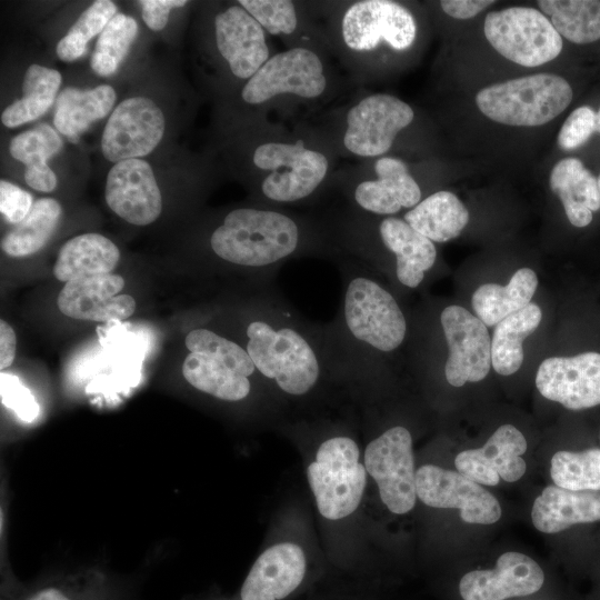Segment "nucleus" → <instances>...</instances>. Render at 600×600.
<instances>
[{"label": "nucleus", "instance_id": "f257e3e1", "mask_svg": "<svg viewBox=\"0 0 600 600\" xmlns=\"http://www.w3.org/2000/svg\"><path fill=\"white\" fill-rule=\"evenodd\" d=\"M342 280L334 319L321 324L336 377L363 382L396 352L408 334V321L398 300L363 263L339 261Z\"/></svg>", "mask_w": 600, "mask_h": 600}, {"label": "nucleus", "instance_id": "f03ea898", "mask_svg": "<svg viewBox=\"0 0 600 600\" xmlns=\"http://www.w3.org/2000/svg\"><path fill=\"white\" fill-rule=\"evenodd\" d=\"M244 317L242 346L277 391L302 398L334 377L321 324L302 319L277 293L259 298Z\"/></svg>", "mask_w": 600, "mask_h": 600}, {"label": "nucleus", "instance_id": "7ed1b4c3", "mask_svg": "<svg viewBox=\"0 0 600 600\" xmlns=\"http://www.w3.org/2000/svg\"><path fill=\"white\" fill-rule=\"evenodd\" d=\"M311 238L300 221L272 209L228 212L209 238L214 257L272 282L288 260L310 251Z\"/></svg>", "mask_w": 600, "mask_h": 600}, {"label": "nucleus", "instance_id": "20e7f679", "mask_svg": "<svg viewBox=\"0 0 600 600\" xmlns=\"http://www.w3.org/2000/svg\"><path fill=\"white\" fill-rule=\"evenodd\" d=\"M573 98L570 83L554 73H536L481 89L479 110L490 120L513 127H538L562 113Z\"/></svg>", "mask_w": 600, "mask_h": 600}, {"label": "nucleus", "instance_id": "39448f33", "mask_svg": "<svg viewBox=\"0 0 600 600\" xmlns=\"http://www.w3.org/2000/svg\"><path fill=\"white\" fill-rule=\"evenodd\" d=\"M359 448L348 436H333L318 448L307 470L319 512L329 520L351 514L359 506L367 470L359 462Z\"/></svg>", "mask_w": 600, "mask_h": 600}, {"label": "nucleus", "instance_id": "423d86ee", "mask_svg": "<svg viewBox=\"0 0 600 600\" xmlns=\"http://www.w3.org/2000/svg\"><path fill=\"white\" fill-rule=\"evenodd\" d=\"M483 32L503 58L529 68L552 61L563 46L550 19L531 7H509L489 12L484 18Z\"/></svg>", "mask_w": 600, "mask_h": 600}, {"label": "nucleus", "instance_id": "0eeeda50", "mask_svg": "<svg viewBox=\"0 0 600 600\" xmlns=\"http://www.w3.org/2000/svg\"><path fill=\"white\" fill-rule=\"evenodd\" d=\"M253 163L270 173L261 182L264 198L273 202L289 203L310 197L328 172L327 157L294 143L267 142L253 153Z\"/></svg>", "mask_w": 600, "mask_h": 600}, {"label": "nucleus", "instance_id": "6e6552de", "mask_svg": "<svg viewBox=\"0 0 600 600\" xmlns=\"http://www.w3.org/2000/svg\"><path fill=\"white\" fill-rule=\"evenodd\" d=\"M364 468L374 479L387 508L409 512L416 503V471L412 437L403 426H393L371 440L364 450Z\"/></svg>", "mask_w": 600, "mask_h": 600}, {"label": "nucleus", "instance_id": "1a4fd4ad", "mask_svg": "<svg viewBox=\"0 0 600 600\" xmlns=\"http://www.w3.org/2000/svg\"><path fill=\"white\" fill-rule=\"evenodd\" d=\"M327 80L320 58L306 48H293L269 58L248 80L241 96L251 104L267 102L282 93L317 98Z\"/></svg>", "mask_w": 600, "mask_h": 600}, {"label": "nucleus", "instance_id": "9d476101", "mask_svg": "<svg viewBox=\"0 0 600 600\" xmlns=\"http://www.w3.org/2000/svg\"><path fill=\"white\" fill-rule=\"evenodd\" d=\"M440 324L448 346L444 377L449 384L462 387L487 377L491 367V339L487 326L463 307L442 309Z\"/></svg>", "mask_w": 600, "mask_h": 600}, {"label": "nucleus", "instance_id": "9b49d317", "mask_svg": "<svg viewBox=\"0 0 600 600\" xmlns=\"http://www.w3.org/2000/svg\"><path fill=\"white\" fill-rule=\"evenodd\" d=\"M413 117L412 108L394 96H368L348 111L343 144L361 157L384 154Z\"/></svg>", "mask_w": 600, "mask_h": 600}, {"label": "nucleus", "instance_id": "f8f14e48", "mask_svg": "<svg viewBox=\"0 0 600 600\" xmlns=\"http://www.w3.org/2000/svg\"><path fill=\"white\" fill-rule=\"evenodd\" d=\"M417 497L427 506L458 509L464 522L491 524L501 517L497 498L459 471L424 464L416 471Z\"/></svg>", "mask_w": 600, "mask_h": 600}, {"label": "nucleus", "instance_id": "ddd939ff", "mask_svg": "<svg viewBox=\"0 0 600 600\" xmlns=\"http://www.w3.org/2000/svg\"><path fill=\"white\" fill-rule=\"evenodd\" d=\"M164 116L156 102L146 97H132L112 111L102 133L104 158L118 163L149 154L164 133Z\"/></svg>", "mask_w": 600, "mask_h": 600}, {"label": "nucleus", "instance_id": "4468645a", "mask_svg": "<svg viewBox=\"0 0 600 600\" xmlns=\"http://www.w3.org/2000/svg\"><path fill=\"white\" fill-rule=\"evenodd\" d=\"M344 43L354 51H370L381 41L406 50L414 41L417 24L402 4L389 0H364L349 7L342 18Z\"/></svg>", "mask_w": 600, "mask_h": 600}, {"label": "nucleus", "instance_id": "2eb2a0df", "mask_svg": "<svg viewBox=\"0 0 600 600\" xmlns=\"http://www.w3.org/2000/svg\"><path fill=\"white\" fill-rule=\"evenodd\" d=\"M539 392L570 410L600 404V353L551 357L541 362L536 376Z\"/></svg>", "mask_w": 600, "mask_h": 600}, {"label": "nucleus", "instance_id": "dca6fc26", "mask_svg": "<svg viewBox=\"0 0 600 600\" xmlns=\"http://www.w3.org/2000/svg\"><path fill=\"white\" fill-rule=\"evenodd\" d=\"M104 197L116 214L136 226L153 222L162 210V197L152 168L142 159L116 163L109 170Z\"/></svg>", "mask_w": 600, "mask_h": 600}, {"label": "nucleus", "instance_id": "f3484780", "mask_svg": "<svg viewBox=\"0 0 600 600\" xmlns=\"http://www.w3.org/2000/svg\"><path fill=\"white\" fill-rule=\"evenodd\" d=\"M527 440L512 424L500 426L483 447L461 451L454 459L457 470L484 486H497L500 479L518 481L526 472L521 456Z\"/></svg>", "mask_w": 600, "mask_h": 600}, {"label": "nucleus", "instance_id": "a211bd4d", "mask_svg": "<svg viewBox=\"0 0 600 600\" xmlns=\"http://www.w3.org/2000/svg\"><path fill=\"white\" fill-rule=\"evenodd\" d=\"M544 574L530 557L508 551L502 553L492 570H473L459 583L463 600H506L529 596L541 589Z\"/></svg>", "mask_w": 600, "mask_h": 600}, {"label": "nucleus", "instance_id": "6ab92c4d", "mask_svg": "<svg viewBox=\"0 0 600 600\" xmlns=\"http://www.w3.org/2000/svg\"><path fill=\"white\" fill-rule=\"evenodd\" d=\"M123 287V278L113 273L66 282L57 299L58 309L79 320L127 319L134 312L136 301L129 294L116 296Z\"/></svg>", "mask_w": 600, "mask_h": 600}, {"label": "nucleus", "instance_id": "aec40b11", "mask_svg": "<svg viewBox=\"0 0 600 600\" xmlns=\"http://www.w3.org/2000/svg\"><path fill=\"white\" fill-rule=\"evenodd\" d=\"M216 42L231 72L250 79L269 59L263 28L241 6H231L214 19Z\"/></svg>", "mask_w": 600, "mask_h": 600}, {"label": "nucleus", "instance_id": "412c9836", "mask_svg": "<svg viewBox=\"0 0 600 600\" xmlns=\"http://www.w3.org/2000/svg\"><path fill=\"white\" fill-rule=\"evenodd\" d=\"M378 246L346 242L348 249L353 247H380L392 256L396 266V281L407 288L417 289L424 280L428 271L437 260L434 243L416 231L404 219L388 217L377 226Z\"/></svg>", "mask_w": 600, "mask_h": 600}, {"label": "nucleus", "instance_id": "4be33fe9", "mask_svg": "<svg viewBox=\"0 0 600 600\" xmlns=\"http://www.w3.org/2000/svg\"><path fill=\"white\" fill-rule=\"evenodd\" d=\"M302 549L290 542L262 552L253 563L242 588L241 600H282L291 594L306 574Z\"/></svg>", "mask_w": 600, "mask_h": 600}, {"label": "nucleus", "instance_id": "5701e85b", "mask_svg": "<svg viewBox=\"0 0 600 600\" xmlns=\"http://www.w3.org/2000/svg\"><path fill=\"white\" fill-rule=\"evenodd\" d=\"M376 180L360 182L353 200L363 211L389 216L401 209H412L421 201V189L404 162L382 157L374 164Z\"/></svg>", "mask_w": 600, "mask_h": 600}, {"label": "nucleus", "instance_id": "b1692460", "mask_svg": "<svg viewBox=\"0 0 600 600\" xmlns=\"http://www.w3.org/2000/svg\"><path fill=\"white\" fill-rule=\"evenodd\" d=\"M531 520L536 529L557 533L577 523L600 520V492L546 487L534 500Z\"/></svg>", "mask_w": 600, "mask_h": 600}, {"label": "nucleus", "instance_id": "393cba45", "mask_svg": "<svg viewBox=\"0 0 600 600\" xmlns=\"http://www.w3.org/2000/svg\"><path fill=\"white\" fill-rule=\"evenodd\" d=\"M549 183L560 198L570 223L583 228L592 221V212L600 209L597 178L581 160L563 158L552 168Z\"/></svg>", "mask_w": 600, "mask_h": 600}, {"label": "nucleus", "instance_id": "a878e982", "mask_svg": "<svg viewBox=\"0 0 600 600\" xmlns=\"http://www.w3.org/2000/svg\"><path fill=\"white\" fill-rule=\"evenodd\" d=\"M120 259L117 246L99 233H84L68 240L53 267L54 277L64 282L110 273Z\"/></svg>", "mask_w": 600, "mask_h": 600}, {"label": "nucleus", "instance_id": "bb28decb", "mask_svg": "<svg viewBox=\"0 0 600 600\" xmlns=\"http://www.w3.org/2000/svg\"><path fill=\"white\" fill-rule=\"evenodd\" d=\"M182 376L197 390L228 402L247 399L253 389V378L207 352H189L182 363Z\"/></svg>", "mask_w": 600, "mask_h": 600}, {"label": "nucleus", "instance_id": "cd10ccee", "mask_svg": "<svg viewBox=\"0 0 600 600\" xmlns=\"http://www.w3.org/2000/svg\"><path fill=\"white\" fill-rule=\"evenodd\" d=\"M116 98L114 89L108 84L90 90L67 88L56 101L54 127L71 142H78L80 133L111 111Z\"/></svg>", "mask_w": 600, "mask_h": 600}, {"label": "nucleus", "instance_id": "c85d7f7f", "mask_svg": "<svg viewBox=\"0 0 600 600\" xmlns=\"http://www.w3.org/2000/svg\"><path fill=\"white\" fill-rule=\"evenodd\" d=\"M404 221L432 242L457 238L469 221V211L450 191H438L404 214Z\"/></svg>", "mask_w": 600, "mask_h": 600}, {"label": "nucleus", "instance_id": "c756f323", "mask_svg": "<svg viewBox=\"0 0 600 600\" xmlns=\"http://www.w3.org/2000/svg\"><path fill=\"white\" fill-rule=\"evenodd\" d=\"M537 287L536 272L530 268H521L506 286L497 283L480 286L472 294V308L486 326L492 327L531 303Z\"/></svg>", "mask_w": 600, "mask_h": 600}, {"label": "nucleus", "instance_id": "7c9ffc66", "mask_svg": "<svg viewBox=\"0 0 600 600\" xmlns=\"http://www.w3.org/2000/svg\"><path fill=\"white\" fill-rule=\"evenodd\" d=\"M542 311L533 302L501 320L491 339V366L502 376L519 370L523 361V340L540 324Z\"/></svg>", "mask_w": 600, "mask_h": 600}, {"label": "nucleus", "instance_id": "2f4dec72", "mask_svg": "<svg viewBox=\"0 0 600 600\" xmlns=\"http://www.w3.org/2000/svg\"><path fill=\"white\" fill-rule=\"evenodd\" d=\"M60 84L61 74L58 70L31 64L23 78V96L2 111V123L16 128L40 118L54 102Z\"/></svg>", "mask_w": 600, "mask_h": 600}, {"label": "nucleus", "instance_id": "473e14b6", "mask_svg": "<svg viewBox=\"0 0 600 600\" xmlns=\"http://www.w3.org/2000/svg\"><path fill=\"white\" fill-rule=\"evenodd\" d=\"M537 3L561 38L577 44L600 39V1L539 0Z\"/></svg>", "mask_w": 600, "mask_h": 600}, {"label": "nucleus", "instance_id": "72a5a7b5", "mask_svg": "<svg viewBox=\"0 0 600 600\" xmlns=\"http://www.w3.org/2000/svg\"><path fill=\"white\" fill-rule=\"evenodd\" d=\"M60 216L61 207L57 200H37L28 216L2 238V250L10 257H27L38 252L50 239Z\"/></svg>", "mask_w": 600, "mask_h": 600}, {"label": "nucleus", "instance_id": "f704fd0d", "mask_svg": "<svg viewBox=\"0 0 600 600\" xmlns=\"http://www.w3.org/2000/svg\"><path fill=\"white\" fill-rule=\"evenodd\" d=\"M554 486L572 491L600 490V449L558 451L551 458Z\"/></svg>", "mask_w": 600, "mask_h": 600}, {"label": "nucleus", "instance_id": "c9c22d12", "mask_svg": "<svg viewBox=\"0 0 600 600\" xmlns=\"http://www.w3.org/2000/svg\"><path fill=\"white\" fill-rule=\"evenodd\" d=\"M137 33V21L124 13H117L97 40L90 61L93 72L101 77L113 74L126 58Z\"/></svg>", "mask_w": 600, "mask_h": 600}, {"label": "nucleus", "instance_id": "e433bc0d", "mask_svg": "<svg viewBox=\"0 0 600 600\" xmlns=\"http://www.w3.org/2000/svg\"><path fill=\"white\" fill-rule=\"evenodd\" d=\"M117 14V6L110 0H98L90 4L57 44V56L62 61H73L87 50L88 42L101 33Z\"/></svg>", "mask_w": 600, "mask_h": 600}, {"label": "nucleus", "instance_id": "4c0bfd02", "mask_svg": "<svg viewBox=\"0 0 600 600\" xmlns=\"http://www.w3.org/2000/svg\"><path fill=\"white\" fill-rule=\"evenodd\" d=\"M184 344L189 352L210 353L246 377L261 378L243 346L214 330L196 328L186 336Z\"/></svg>", "mask_w": 600, "mask_h": 600}, {"label": "nucleus", "instance_id": "58836bf2", "mask_svg": "<svg viewBox=\"0 0 600 600\" xmlns=\"http://www.w3.org/2000/svg\"><path fill=\"white\" fill-rule=\"evenodd\" d=\"M62 148V140L54 129L41 123L31 130L14 136L10 141L13 159L26 164V169L48 167L47 160Z\"/></svg>", "mask_w": 600, "mask_h": 600}, {"label": "nucleus", "instance_id": "ea45409f", "mask_svg": "<svg viewBox=\"0 0 600 600\" xmlns=\"http://www.w3.org/2000/svg\"><path fill=\"white\" fill-rule=\"evenodd\" d=\"M238 3L271 34H290L297 28L298 18L292 1L240 0Z\"/></svg>", "mask_w": 600, "mask_h": 600}, {"label": "nucleus", "instance_id": "a19ab883", "mask_svg": "<svg viewBox=\"0 0 600 600\" xmlns=\"http://www.w3.org/2000/svg\"><path fill=\"white\" fill-rule=\"evenodd\" d=\"M596 131V112L588 106L574 109L563 122L558 133V146L571 151L584 144Z\"/></svg>", "mask_w": 600, "mask_h": 600}, {"label": "nucleus", "instance_id": "79ce46f5", "mask_svg": "<svg viewBox=\"0 0 600 600\" xmlns=\"http://www.w3.org/2000/svg\"><path fill=\"white\" fill-rule=\"evenodd\" d=\"M1 402L21 420L32 422L39 416V404L31 391L12 374H0Z\"/></svg>", "mask_w": 600, "mask_h": 600}, {"label": "nucleus", "instance_id": "37998d69", "mask_svg": "<svg viewBox=\"0 0 600 600\" xmlns=\"http://www.w3.org/2000/svg\"><path fill=\"white\" fill-rule=\"evenodd\" d=\"M33 206L32 196L18 186L0 181V211L7 221L19 223L30 212Z\"/></svg>", "mask_w": 600, "mask_h": 600}, {"label": "nucleus", "instance_id": "c03bdc74", "mask_svg": "<svg viewBox=\"0 0 600 600\" xmlns=\"http://www.w3.org/2000/svg\"><path fill=\"white\" fill-rule=\"evenodd\" d=\"M142 7V19L153 31L162 30L168 22L170 10L183 7L184 0H143L139 1Z\"/></svg>", "mask_w": 600, "mask_h": 600}, {"label": "nucleus", "instance_id": "a18cd8bd", "mask_svg": "<svg viewBox=\"0 0 600 600\" xmlns=\"http://www.w3.org/2000/svg\"><path fill=\"white\" fill-rule=\"evenodd\" d=\"M492 3H494L492 0H443L440 1V7L449 17L467 20L476 17Z\"/></svg>", "mask_w": 600, "mask_h": 600}, {"label": "nucleus", "instance_id": "49530a36", "mask_svg": "<svg viewBox=\"0 0 600 600\" xmlns=\"http://www.w3.org/2000/svg\"><path fill=\"white\" fill-rule=\"evenodd\" d=\"M16 354V333L11 326L0 320V369L10 367Z\"/></svg>", "mask_w": 600, "mask_h": 600}, {"label": "nucleus", "instance_id": "de8ad7c7", "mask_svg": "<svg viewBox=\"0 0 600 600\" xmlns=\"http://www.w3.org/2000/svg\"><path fill=\"white\" fill-rule=\"evenodd\" d=\"M29 600H70L64 593L54 588L44 589Z\"/></svg>", "mask_w": 600, "mask_h": 600}, {"label": "nucleus", "instance_id": "09e8293b", "mask_svg": "<svg viewBox=\"0 0 600 600\" xmlns=\"http://www.w3.org/2000/svg\"><path fill=\"white\" fill-rule=\"evenodd\" d=\"M596 132L600 133V108L596 112Z\"/></svg>", "mask_w": 600, "mask_h": 600}, {"label": "nucleus", "instance_id": "8fccbe9b", "mask_svg": "<svg viewBox=\"0 0 600 600\" xmlns=\"http://www.w3.org/2000/svg\"><path fill=\"white\" fill-rule=\"evenodd\" d=\"M597 182H598V189H599V196H600V173H599V176L597 178Z\"/></svg>", "mask_w": 600, "mask_h": 600}]
</instances>
